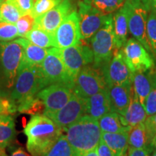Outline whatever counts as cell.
<instances>
[{
	"label": "cell",
	"instance_id": "cell-1",
	"mask_svg": "<svg viewBox=\"0 0 156 156\" xmlns=\"http://www.w3.org/2000/svg\"><path fill=\"white\" fill-rule=\"evenodd\" d=\"M46 87L40 65L22 60L9 100L15 105L17 111L26 113L31 103L36 100L37 93Z\"/></svg>",
	"mask_w": 156,
	"mask_h": 156
},
{
	"label": "cell",
	"instance_id": "cell-2",
	"mask_svg": "<svg viewBox=\"0 0 156 156\" xmlns=\"http://www.w3.org/2000/svg\"><path fill=\"white\" fill-rule=\"evenodd\" d=\"M26 147L32 156H44L62 135V129L44 114H35L24 129Z\"/></svg>",
	"mask_w": 156,
	"mask_h": 156
},
{
	"label": "cell",
	"instance_id": "cell-3",
	"mask_svg": "<svg viewBox=\"0 0 156 156\" xmlns=\"http://www.w3.org/2000/svg\"><path fill=\"white\" fill-rule=\"evenodd\" d=\"M67 139L75 156H86L94 151L101 140L98 120L85 114L67 129Z\"/></svg>",
	"mask_w": 156,
	"mask_h": 156
},
{
	"label": "cell",
	"instance_id": "cell-4",
	"mask_svg": "<svg viewBox=\"0 0 156 156\" xmlns=\"http://www.w3.org/2000/svg\"><path fill=\"white\" fill-rule=\"evenodd\" d=\"M23 58V47L16 41H0V97L9 99Z\"/></svg>",
	"mask_w": 156,
	"mask_h": 156
},
{
	"label": "cell",
	"instance_id": "cell-5",
	"mask_svg": "<svg viewBox=\"0 0 156 156\" xmlns=\"http://www.w3.org/2000/svg\"><path fill=\"white\" fill-rule=\"evenodd\" d=\"M94 67L101 69L112 60L114 53V20L112 15L90 41Z\"/></svg>",
	"mask_w": 156,
	"mask_h": 156
},
{
	"label": "cell",
	"instance_id": "cell-6",
	"mask_svg": "<svg viewBox=\"0 0 156 156\" xmlns=\"http://www.w3.org/2000/svg\"><path fill=\"white\" fill-rule=\"evenodd\" d=\"M128 28L131 34L146 48L152 51L147 36V12L150 7L143 0H126Z\"/></svg>",
	"mask_w": 156,
	"mask_h": 156
},
{
	"label": "cell",
	"instance_id": "cell-7",
	"mask_svg": "<svg viewBox=\"0 0 156 156\" xmlns=\"http://www.w3.org/2000/svg\"><path fill=\"white\" fill-rule=\"evenodd\" d=\"M106 88L107 85L101 69L87 65L75 77L73 90L77 96L87 99Z\"/></svg>",
	"mask_w": 156,
	"mask_h": 156
},
{
	"label": "cell",
	"instance_id": "cell-8",
	"mask_svg": "<svg viewBox=\"0 0 156 156\" xmlns=\"http://www.w3.org/2000/svg\"><path fill=\"white\" fill-rule=\"evenodd\" d=\"M40 68L46 86L51 84H64L73 89L74 80L68 74L57 48H48L46 58Z\"/></svg>",
	"mask_w": 156,
	"mask_h": 156
},
{
	"label": "cell",
	"instance_id": "cell-9",
	"mask_svg": "<svg viewBox=\"0 0 156 156\" xmlns=\"http://www.w3.org/2000/svg\"><path fill=\"white\" fill-rule=\"evenodd\" d=\"M58 49L66 69L74 81L80 71L94 60L92 48L82 39L75 46Z\"/></svg>",
	"mask_w": 156,
	"mask_h": 156
},
{
	"label": "cell",
	"instance_id": "cell-10",
	"mask_svg": "<svg viewBox=\"0 0 156 156\" xmlns=\"http://www.w3.org/2000/svg\"><path fill=\"white\" fill-rule=\"evenodd\" d=\"M77 14L81 39L84 41L92 38L112 15L103 14L84 0L78 2Z\"/></svg>",
	"mask_w": 156,
	"mask_h": 156
},
{
	"label": "cell",
	"instance_id": "cell-11",
	"mask_svg": "<svg viewBox=\"0 0 156 156\" xmlns=\"http://www.w3.org/2000/svg\"><path fill=\"white\" fill-rule=\"evenodd\" d=\"M73 94V89L67 85L64 84H51L41 90L37 93L36 98L44 104V114L48 116L65 106Z\"/></svg>",
	"mask_w": 156,
	"mask_h": 156
},
{
	"label": "cell",
	"instance_id": "cell-12",
	"mask_svg": "<svg viewBox=\"0 0 156 156\" xmlns=\"http://www.w3.org/2000/svg\"><path fill=\"white\" fill-rule=\"evenodd\" d=\"M123 57L132 73L153 69L154 60L137 40L129 38L122 48Z\"/></svg>",
	"mask_w": 156,
	"mask_h": 156
},
{
	"label": "cell",
	"instance_id": "cell-13",
	"mask_svg": "<svg viewBox=\"0 0 156 156\" xmlns=\"http://www.w3.org/2000/svg\"><path fill=\"white\" fill-rule=\"evenodd\" d=\"M86 99L77 96L73 93L71 98L65 106L54 114L48 115L62 130H66L70 125L86 114Z\"/></svg>",
	"mask_w": 156,
	"mask_h": 156
},
{
	"label": "cell",
	"instance_id": "cell-14",
	"mask_svg": "<svg viewBox=\"0 0 156 156\" xmlns=\"http://www.w3.org/2000/svg\"><path fill=\"white\" fill-rule=\"evenodd\" d=\"M107 87L132 83V73L123 57L122 48L115 51L110 62L101 68Z\"/></svg>",
	"mask_w": 156,
	"mask_h": 156
},
{
	"label": "cell",
	"instance_id": "cell-15",
	"mask_svg": "<svg viewBox=\"0 0 156 156\" xmlns=\"http://www.w3.org/2000/svg\"><path fill=\"white\" fill-rule=\"evenodd\" d=\"M54 47L62 49L75 46L81 39L79 26V17L73 10L64 20L54 34Z\"/></svg>",
	"mask_w": 156,
	"mask_h": 156
},
{
	"label": "cell",
	"instance_id": "cell-16",
	"mask_svg": "<svg viewBox=\"0 0 156 156\" xmlns=\"http://www.w3.org/2000/svg\"><path fill=\"white\" fill-rule=\"evenodd\" d=\"M73 11L71 0H63L53 9L36 17L35 26L54 36L58 27Z\"/></svg>",
	"mask_w": 156,
	"mask_h": 156
},
{
	"label": "cell",
	"instance_id": "cell-17",
	"mask_svg": "<svg viewBox=\"0 0 156 156\" xmlns=\"http://www.w3.org/2000/svg\"><path fill=\"white\" fill-rule=\"evenodd\" d=\"M132 83L107 87L111 105V112L124 115L129 105L134 89Z\"/></svg>",
	"mask_w": 156,
	"mask_h": 156
},
{
	"label": "cell",
	"instance_id": "cell-18",
	"mask_svg": "<svg viewBox=\"0 0 156 156\" xmlns=\"http://www.w3.org/2000/svg\"><path fill=\"white\" fill-rule=\"evenodd\" d=\"M132 73V87L134 92L140 103L144 107L146 98L151 90L155 73L151 69L144 72H134Z\"/></svg>",
	"mask_w": 156,
	"mask_h": 156
},
{
	"label": "cell",
	"instance_id": "cell-19",
	"mask_svg": "<svg viewBox=\"0 0 156 156\" xmlns=\"http://www.w3.org/2000/svg\"><path fill=\"white\" fill-rule=\"evenodd\" d=\"M86 114L98 120L111 112V105L107 88L86 99Z\"/></svg>",
	"mask_w": 156,
	"mask_h": 156
},
{
	"label": "cell",
	"instance_id": "cell-20",
	"mask_svg": "<svg viewBox=\"0 0 156 156\" xmlns=\"http://www.w3.org/2000/svg\"><path fill=\"white\" fill-rule=\"evenodd\" d=\"M121 123L125 126H132L143 123L147 119V115L144 107L138 100L135 93H133L129 105L124 115H119Z\"/></svg>",
	"mask_w": 156,
	"mask_h": 156
},
{
	"label": "cell",
	"instance_id": "cell-21",
	"mask_svg": "<svg viewBox=\"0 0 156 156\" xmlns=\"http://www.w3.org/2000/svg\"><path fill=\"white\" fill-rule=\"evenodd\" d=\"M114 20V51L123 48L126 42L128 33V15L125 5L115 14Z\"/></svg>",
	"mask_w": 156,
	"mask_h": 156
},
{
	"label": "cell",
	"instance_id": "cell-22",
	"mask_svg": "<svg viewBox=\"0 0 156 156\" xmlns=\"http://www.w3.org/2000/svg\"><path fill=\"white\" fill-rule=\"evenodd\" d=\"M101 140L110 148L114 156H122L127 151L128 132L110 133L101 132Z\"/></svg>",
	"mask_w": 156,
	"mask_h": 156
},
{
	"label": "cell",
	"instance_id": "cell-23",
	"mask_svg": "<svg viewBox=\"0 0 156 156\" xmlns=\"http://www.w3.org/2000/svg\"><path fill=\"white\" fill-rule=\"evenodd\" d=\"M17 42L23 47V60L27 63L40 65L48 54L47 48H41L31 43L25 38L16 39Z\"/></svg>",
	"mask_w": 156,
	"mask_h": 156
},
{
	"label": "cell",
	"instance_id": "cell-24",
	"mask_svg": "<svg viewBox=\"0 0 156 156\" xmlns=\"http://www.w3.org/2000/svg\"><path fill=\"white\" fill-rule=\"evenodd\" d=\"M128 141L129 145L132 148L142 149L147 147L153 151L144 122L131 127L128 132Z\"/></svg>",
	"mask_w": 156,
	"mask_h": 156
},
{
	"label": "cell",
	"instance_id": "cell-25",
	"mask_svg": "<svg viewBox=\"0 0 156 156\" xmlns=\"http://www.w3.org/2000/svg\"><path fill=\"white\" fill-rule=\"evenodd\" d=\"M16 134L15 123L10 115H0V151L5 150Z\"/></svg>",
	"mask_w": 156,
	"mask_h": 156
},
{
	"label": "cell",
	"instance_id": "cell-26",
	"mask_svg": "<svg viewBox=\"0 0 156 156\" xmlns=\"http://www.w3.org/2000/svg\"><path fill=\"white\" fill-rule=\"evenodd\" d=\"M99 126L101 132L117 133V132H129L131 127L125 126L121 123L119 116L117 113H107L98 119Z\"/></svg>",
	"mask_w": 156,
	"mask_h": 156
},
{
	"label": "cell",
	"instance_id": "cell-27",
	"mask_svg": "<svg viewBox=\"0 0 156 156\" xmlns=\"http://www.w3.org/2000/svg\"><path fill=\"white\" fill-rule=\"evenodd\" d=\"M25 38L28 39L31 43L41 48H48L54 47V39L53 35L42 29L35 26L30 32L25 35Z\"/></svg>",
	"mask_w": 156,
	"mask_h": 156
},
{
	"label": "cell",
	"instance_id": "cell-28",
	"mask_svg": "<svg viewBox=\"0 0 156 156\" xmlns=\"http://www.w3.org/2000/svg\"><path fill=\"white\" fill-rule=\"evenodd\" d=\"M105 15L111 14L122 7L125 0H84Z\"/></svg>",
	"mask_w": 156,
	"mask_h": 156
},
{
	"label": "cell",
	"instance_id": "cell-29",
	"mask_svg": "<svg viewBox=\"0 0 156 156\" xmlns=\"http://www.w3.org/2000/svg\"><path fill=\"white\" fill-rule=\"evenodd\" d=\"M22 15L17 7L9 2H5L0 5V20L16 24Z\"/></svg>",
	"mask_w": 156,
	"mask_h": 156
},
{
	"label": "cell",
	"instance_id": "cell-30",
	"mask_svg": "<svg viewBox=\"0 0 156 156\" xmlns=\"http://www.w3.org/2000/svg\"><path fill=\"white\" fill-rule=\"evenodd\" d=\"M44 156H75V155L67 141V136L62 134L50 151Z\"/></svg>",
	"mask_w": 156,
	"mask_h": 156
},
{
	"label": "cell",
	"instance_id": "cell-31",
	"mask_svg": "<svg viewBox=\"0 0 156 156\" xmlns=\"http://www.w3.org/2000/svg\"><path fill=\"white\" fill-rule=\"evenodd\" d=\"M63 0H35L31 15L35 18L53 9Z\"/></svg>",
	"mask_w": 156,
	"mask_h": 156
},
{
	"label": "cell",
	"instance_id": "cell-32",
	"mask_svg": "<svg viewBox=\"0 0 156 156\" xmlns=\"http://www.w3.org/2000/svg\"><path fill=\"white\" fill-rule=\"evenodd\" d=\"M19 37L24 38L25 35L32 30L36 25V18L31 14L23 15L16 23Z\"/></svg>",
	"mask_w": 156,
	"mask_h": 156
},
{
	"label": "cell",
	"instance_id": "cell-33",
	"mask_svg": "<svg viewBox=\"0 0 156 156\" xmlns=\"http://www.w3.org/2000/svg\"><path fill=\"white\" fill-rule=\"evenodd\" d=\"M19 37L15 24L0 20V41H10Z\"/></svg>",
	"mask_w": 156,
	"mask_h": 156
},
{
	"label": "cell",
	"instance_id": "cell-34",
	"mask_svg": "<svg viewBox=\"0 0 156 156\" xmlns=\"http://www.w3.org/2000/svg\"><path fill=\"white\" fill-rule=\"evenodd\" d=\"M147 36L151 49L156 55V13L154 10L147 17Z\"/></svg>",
	"mask_w": 156,
	"mask_h": 156
},
{
	"label": "cell",
	"instance_id": "cell-35",
	"mask_svg": "<svg viewBox=\"0 0 156 156\" xmlns=\"http://www.w3.org/2000/svg\"><path fill=\"white\" fill-rule=\"evenodd\" d=\"M144 108L147 116L156 114V73L154 75L151 90L145 100Z\"/></svg>",
	"mask_w": 156,
	"mask_h": 156
},
{
	"label": "cell",
	"instance_id": "cell-36",
	"mask_svg": "<svg viewBox=\"0 0 156 156\" xmlns=\"http://www.w3.org/2000/svg\"><path fill=\"white\" fill-rule=\"evenodd\" d=\"M5 2H9L12 3L15 7H17V9L23 15L31 14L35 0H7Z\"/></svg>",
	"mask_w": 156,
	"mask_h": 156
},
{
	"label": "cell",
	"instance_id": "cell-37",
	"mask_svg": "<svg viewBox=\"0 0 156 156\" xmlns=\"http://www.w3.org/2000/svg\"><path fill=\"white\" fill-rule=\"evenodd\" d=\"M15 112L16 107L9 99L0 97V115H10Z\"/></svg>",
	"mask_w": 156,
	"mask_h": 156
},
{
	"label": "cell",
	"instance_id": "cell-38",
	"mask_svg": "<svg viewBox=\"0 0 156 156\" xmlns=\"http://www.w3.org/2000/svg\"><path fill=\"white\" fill-rule=\"evenodd\" d=\"M145 125L151 144L156 135V114L149 116L145 122Z\"/></svg>",
	"mask_w": 156,
	"mask_h": 156
},
{
	"label": "cell",
	"instance_id": "cell-39",
	"mask_svg": "<svg viewBox=\"0 0 156 156\" xmlns=\"http://www.w3.org/2000/svg\"><path fill=\"white\" fill-rule=\"evenodd\" d=\"M96 151L98 156H114L112 151L110 150L106 143L101 140L98 145L96 148Z\"/></svg>",
	"mask_w": 156,
	"mask_h": 156
},
{
	"label": "cell",
	"instance_id": "cell-40",
	"mask_svg": "<svg viewBox=\"0 0 156 156\" xmlns=\"http://www.w3.org/2000/svg\"><path fill=\"white\" fill-rule=\"evenodd\" d=\"M152 152L151 148H142V149H136V148L130 147L128 156H150V153Z\"/></svg>",
	"mask_w": 156,
	"mask_h": 156
},
{
	"label": "cell",
	"instance_id": "cell-41",
	"mask_svg": "<svg viewBox=\"0 0 156 156\" xmlns=\"http://www.w3.org/2000/svg\"><path fill=\"white\" fill-rule=\"evenodd\" d=\"M10 156H32L30 155L29 154H28L25 152L23 148L19 147L15 149L14 151L12 152Z\"/></svg>",
	"mask_w": 156,
	"mask_h": 156
},
{
	"label": "cell",
	"instance_id": "cell-42",
	"mask_svg": "<svg viewBox=\"0 0 156 156\" xmlns=\"http://www.w3.org/2000/svg\"><path fill=\"white\" fill-rule=\"evenodd\" d=\"M143 1L147 4L150 9L156 7V0H143Z\"/></svg>",
	"mask_w": 156,
	"mask_h": 156
},
{
	"label": "cell",
	"instance_id": "cell-43",
	"mask_svg": "<svg viewBox=\"0 0 156 156\" xmlns=\"http://www.w3.org/2000/svg\"><path fill=\"white\" fill-rule=\"evenodd\" d=\"M86 156H98V155L96 149L94 150V151L90 152V153H89L88 154H87Z\"/></svg>",
	"mask_w": 156,
	"mask_h": 156
},
{
	"label": "cell",
	"instance_id": "cell-44",
	"mask_svg": "<svg viewBox=\"0 0 156 156\" xmlns=\"http://www.w3.org/2000/svg\"><path fill=\"white\" fill-rule=\"evenodd\" d=\"M151 146L153 147V148L154 147H156V135L154 136L153 141H152V143H151Z\"/></svg>",
	"mask_w": 156,
	"mask_h": 156
},
{
	"label": "cell",
	"instance_id": "cell-45",
	"mask_svg": "<svg viewBox=\"0 0 156 156\" xmlns=\"http://www.w3.org/2000/svg\"><path fill=\"white\" fill-rule=\"evenodd\" d=\"M152 151H153V155H152V156H156V147H154Z\"/></svg>",
	"mask_w": 156,
	"mask_h": 156
},
{
	"label": "cell",
	"instance_id": "cell-46",
	"mask_svg": "<svg viewBox=\"0 0 156 156\" xmlns=\"http://www.w3.org/2000/svg\"><path fill=\"white\" fill-rule=\"evenodd\" d=\"M0 156H7V154H6V153H5V150H3V151H2V152H1V155H0Z\"/></svg>",
	"mask_w": 156,
	"mask_h": 156
},
{
	"label": "cell",
	"instance_id": "cell-47",
	"mask_svg": "<svg viewBox=\"0 0 156 156\" xmlns=\"http://www.w3.org/2000/svg\"><path fill=\"white\" fill-rule=\"evenodd\" d=\"M5 0H0V5H1L3 2H5Z\"/></svg>",
	"mask_w": 156,
	"mask_h": 156
},
{
	"label": "cell",
	"instance_id": "cell-48",
	"mask_svg": "<svg viewBox=\"0 0 156 156\" xmlns=\"http://www.w3.org/2000/svg\"><path fill=\"white\" fill-rule=\"evenodd\" d=\"M153 10L155 11V12L156 13V7H154V8H153Z\"/></svg>",
	"mask_w": 156,
	"mask_h": 156
},
{
	"label": "cell",
	"instance_id": "cell-49",
	"mask_svg": "<svg viewBox=\"0 0 156 156\" xmlns=\"http://www.w3.org/2000/svg\"><path fill=\"white\" fill-rule=\"evenodd\" d=\"M2 151H3V150H2ZM1 152H2V151H0V155H1Z\"/></svg>",
	"mask_w": 156,
	"mask_h": 156
},
{
	"label": "cell",
	"instance_id": "cell-50",
	"mask_svg": "<svg viewBox=\"0 0 156 156\" xmlns=\"http://www.w3.org/2000/svg\"><path fill=\"white\" fill-rule=\"evenodd\" d=\"M122 156H126V155H125V154H124V155H122Z\"/></svg>",
	"mask_w": 156,
	"mask_h": 156
}]
</instances>
